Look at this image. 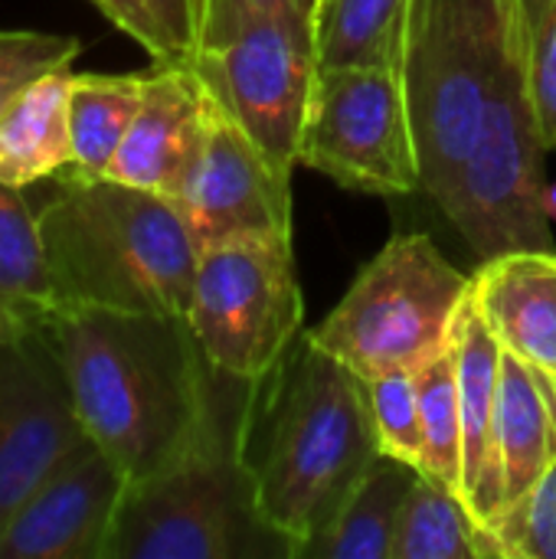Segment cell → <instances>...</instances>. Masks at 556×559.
<instances>
[{
  "label": "cell",
  "mask_w": 556,
  "mask_h": 559,
  "mask_svg": "<svg viewBox=\"0 0 556 559\" xmlns=\"http://www.w3.org/2000/svg\"><path fill=\"white\" fill-rule=\"evenodd\" d=\"M318 0H197V43L193 52L213 49L233 39L249 23L285 13V10H315Z\"/></svg>",
  "instance_id": "f1b7e54d"
},
{
  "label": "cell",
  "mask_w": 556,
  "mask_h": 559,
  "mask_svg": "<svg viewBox=\"0 0 556 559\" xmlns=\"http://www.w3.org/2000/svg\"><path fill=\"white\" fill-rule=\"evenodd\" d=\"M298 164L370 197L423 190L403 69L321 66L298 141Z\"/></svg>",
  "instance_id": "9c48e42d"
},
{
  "label": "cell",
  "mask_w": 556,
  "mask_h": 559,
  "mask_svg": "<svg viewBox=\"0 0 556 559\" xmlns=\"http://www.w3.org/2000/svg\"><path fill=\"white\" fill-rule=\"evenodd\" d=\"M85 439L46 331L0 341V531Z\"/></svg>",
  "instance_id": "7c38bea8"
},
{
  "label": "cell",
  "mask_w": 556,
  "mask_h": 559,
  "mask_svg": "<svg viewBox=\"0 0 556 559\" xmlns=\"http://www.w3.org/2000/svg\"><path fill=\"white\" fill-rule=\"evenodd\" d=\"M544 210H547V219L556 223V180L547 183V193H544Z\"/></svg>",
  "instance_id": "d6a6232c"
},
{
  "label": "cell",
  "mask_w": 556,
  "mask_h": 559,
  "mask_svg": "<svg viewBox=\"0 0 556 559\" xmlns=\"http://www.w3.org/2000/svg\"><path fill=\"white\" fill-rule=\"evenodd\" d=\"M531 29V79L547 151H556V0H524Z\"/></svg>",
  "instance_id": "83f0119b"
},
{
  "label": "cell",
  "mask_w": 556,
  "mask_h": 559,
  "mask_svg": "<svg viewBox=\"0 0 556 559\" xmlns=\"http://www.w3.org/2000/svg\"><path fill=\"white\" fill-rule=\"evenodd\" d=\"M364 383L370 396L380 452L419 472L423 468V423H419L413 370H390Z\"/></svg>",
  "instance_id": "484cf974"
},
{
  "label": "cell",
  "mask_w": 556,
  "mask_h": 559,
  "mask_svg": "<svg viewBox=\"0 0 556 559\" xmlns=\"http://www.w3.org/2000/svg\"><path fill=\"white\" fill-rule=\"evenodd\" d=\"M220 373L213 409L197 439L164 468L128 481L105 559H242L288 547L265 527L249 459L252 393Z\"/></svg>",
  "instance_id": "3957f363"
},
{
  "label": "cell",
  "mask_w": 556,
  "mask_h": 559,
  "mask_svg": "<svg viewBox=\"0 0 556 559\" xmlns=\"http://www.w3.org/2000/svg\"><path fill=\"white\" fill-rule=\"evenodd\" d=\"M544 154L547 144L531 79L528 3L501 0L482 124L456 193L442 210L478 259L511 249H554L544 210Z\"/></svg>",
  "instance_id": "5b68a950"
},
{
  "label": "cell",
  "mask_w": 556,
  "mask_h": 559,
  "mask_svg": "<svg viewBox=\"0 0 556 559\" xmlns=\"http://www.w3.org/2000/svg\"><path fill=\"white\" fill-rule=\"evenodd\" d=\"M125 36H131L154 62H174L180 59L170 46L167 33L161 29L157 16L151 13L147 0H92Z\"/></svg>",
  "instance_id": "f546056e"
},
{
  "label": "cell",
  "mask_w": 556,
  "mask_h": 559,
  "mask_svg": "<svg viewBox=\"0 0 556 559\" xmlns=\"http://www.w3.org/2000/svg\"><path fill=\"white\" fill-rule=\"evenodd\" d=\"M39 328L66 370L85 436L138 481L203 429L220 370L187 318L118 308H56Z\"/></svg>",
  "instance_id": "6da1fadb"
},
{
  "label": "cell",
  "mask_w": 556,
  "mask_h": 559,
  "mask_svg": "<svg viewBox=\"0 0 556 559\" xmlns=\"http://www.w3.org/2000/svg\"><path fill=\"white\" fill-rule=\"evenodd\" d=\"M147 7L157 16L177 56L190 59L197 43V0H147Z\"/></svg>",
  "instance_id": "4dcf8cb0"
},
{
  "label": "cell",
  "mask_w": 556,
  "mask_h": 559,
  "mask_svg": "<svg viewBox=\"0 0 556 559\" xmlns=\"http://www.w3.org/2000/svg\"><path fill=\"white\" fill-rule=\"evenodd\" d=\"M469 295L472 275L452 265L426 233H400L305 337L360 380L416 370L452 344Z\"/></svg>",
  "instance_id": "8992f818"
},
{
  "label": "cell",
  "mask_w": 556,
  "mask_h": 559,
  "mask_svg": "<svg viewBox=\"0 0 556 559\" xmlns=\"http://www.w3.org/2000/svg\"><path fill=\"white\" fill-rule=\"evenodd\" d=\"M393 559H495V554L469 504L416 472L400 514Z\"/></svg>",
  "instance_id": "7402d4cb"
},
{
  "label": "cell",
  "mask_w": 556,
  "mask_h": 559,
  "mask_svg": "<svg viewBox=\"0 0 556 559\" xmlns=\"http://www.w3.org/2000/svg\"><path fill=\"white\" fill-rule=\"evenodd\" d=\"M472 301L498 344L541 373L556 393V252L511 249L482 259Z\"/></svg>",
  "instance_id": "9a60e30c"
},
{
  "label": "cell",
  "mask_w": 556,
  "mask_h": 559,
  "mask_svg": "<svg viewBox=\"0 0 556 559\" xmlns=\"http://www.w3.org/2000/svg\"><path fill=\"white\" fill-rule=\"evenodd\" d=\"M269 439L256 465L265 527L298 559L383 455L367 383L308 337L279 367Z\"/></svg>",
  "instance_id": "277c9868"
},
{
  "label": "cell",
  "mask_w": 556,
  "mask_h": 559,
  "mask_svg": "<svg viewBox=\"0 0 556 559\" xmlns=\"http://www.w3.org/2000/svg\"><path fill=\"white\" fill-rule=\"evenodd\" d=\"M52 183L36 216L56 308L187 318L200 246L180 210L111 177L66 174Z\"/></svg>",
  "instance_id": "7a4b0ae2"
},
{
  "label": "cell",
  "mask_w": 556,
  "mask_h": 559,
  "mask_svg": "<svg viewBox=\"0 0 556 559\" xmlns=\"http://www.w3.org/2000/svg\"><path fill=\"white\" fill-rule=\"evenodd\" d=\"M79 52V36L43 29H0V111L33 79L56 69H69Z\"/></svg>",
  "instance_id": "4316f807"
},
{
  "label": "cell",
  "mask_w": 556,
  "mask_h": 559,
  "mask_svg": "<svg viewBox=\"0 0 556 559\" xmlns=\"http://www.w3.org/2000/svg\"><path fill=\"white\" fill-rule=\"evenodd\" d=\"M144 72L69 75V138H72V177H105L141 105Z\"/></svg>",
  "instance_id": "44dd1931"
},
{
  "label": "cell",
  "mask_w": 556,
  "mask_h": 559,
  "mask_svg": "<svg viewBox=\"0 0 556 559\" xmlns=\"http://www.w3.org/2000/svg\"><path fill=\"white\" fill-rule=\"evenodd\" d=\"M459 406H462V501L478 524L492 514V432L501 380V344L488 331L472 295L452 328Z\"/></svg>",
  "instance_id": "e0dca14e"
},
{
  "label": "cell",
  "mask_w": 556,
  "mask_h": 559,
  "mask_svg": "<svg viewBox=\"0 0 556 559\" xmlns=\"http://www.w3.org/2000/svg\"><path fill=\"white\" fill-rule=\"evenodd\" d=\"M416 0H318L321 66H406Z\"/></svg>",
  "instance_id": "ffe728a7"
},
{
  "label": "cell",
  "mask_w": 556,
  "mask_h": 559,
  "mask_svg": "<svg viewBox=\"0 0 556 559\" xmlns=\"http://www.w3.org/2000/svg\"><path fill=\"white\" fill-rule=\"evenodd\" d=\"M36 324L39 321H33L29 314H23V311H16V308H10V305L0 301V341H10V337H16L23 331L36 328Z\"/></svg>",
  "instance_id": "1f68e13d"
},
{
  "label": "cell",
  "mask_w": 556,
  "mask_h": 559,
  "mask_svg": "<svg viewBox=\"0 0 556 559\" xmlns=\"http://www.w3.org/2000/svg\"><path fill=\"white\" fill-rule=\"evenodd\" d=\"M554 459L556 393L541 373L501 347L498 409L492 432V514L518 501Z\"/></svg>",
  "instance_id": "2e32d148"
},
{
  "label": "cell",
  "mask_w": 556,
  "mask_h": 559,
  "mask_svg": "<svg viewBox=\"0 0 556 559\" xmlns=\"http://www.w3.org/2000/svg\"><path fill=\"white\" fill-rule=\"evenodd\" d=\"M423 423V475L462 498V406L452 344L413 370Z\"/></svg>",
  "instance_id": "cb8c5ba5"
},
{
  "label": "cell",
  "mask_w": 556,
  "mask_h": 559,
  "mask_svg": "<svg viewBox=\"0 0 556 559\" xmlns=\"http://www.w3.org/2000/svg\"><path fill=\"white\" fill-rule=\"evenodd\" d=\"M495 559H556V459L511 504L482 524Z\"/></svg>",
  "instance_id": "d4e9b609"
},
{
  "label": "cell",
  "mask_w": 556,
  "mask_h": 559,
  "mask_svg": "<svg viewBox=\"0 0 556 559\" xmlns=\"http://www.w3.org/2000/svg\"><path fill=\"white\" fill-rule=\"evenodd\" d=\"M501 0H416L406 92L423 193L446 210L475 144L498 43Z\"/></svg>",
  "instance_id": "ba28073f"
},
{
  "label": "cell",
  "mask_w": 556,
  "mask_h": 559,
  "mask_svg": "<svg viewBox=\"0 0 556 559\" xmlns=\"http://www.w3.org/2000/svg\"><path fill=\"white\" fill-rule=\"evenodd\" d=\"M125 472L85 439L0 531V559H105Z\"/></svg>",
  "instance_id": "4fadbf2b"
},
{
  "label": "cell",
  "mask_w": 556,
  "mask_h": 559,
  "mask_svg": "<svg viewBox=\"0 0 556 559\" xmlns=\"http://www.w3.org/2000/svg\"><path fill=\"white\" fill-rule=\"evenodd\" d=\"M203 128V79L187 59L144 72L141 105L105 177L174 200Z\"/></svg>",
  "instance_id": "5bb4252c"
},
{
  "label": "cell",
  "mask_w": 556,
  "mask_h": 559,
  "mask_svg": "<svg viewBox=\"0 0 556 559\" xmlns=\"http://www.w3.org/2000/svg\"><path fill=\"white\" fill-rule=\"evenodd\" d=\"M170 203L200 249L242 236H295L292 167L265 154L206 82L200 144Z\"/></svg>",
  "instance_id": "8fae6325"
},
{
  "label": "cell",
  "mask_w": 556,
  "mask_h": 559,
  "mask_svg": "<svg viewBox=\"0 0 556 559\" xmlns=\"http://www.w3.org/2000/svg\"><path fill=\"white\" fill-rule=\"evenodd\" d=\"M292 242L295 236H242L200 249L187 324L213 370L265 383L295 350L305 298Z\"/></svg>",
  "instance_id": "52a82bcc"
},
{
  "label": "cell",
  "mask_w": 556,
  "mask_h": 559,
  "mask_svg": "<svg viewBox=\"0 0 556 559\" xmlns=\"http://www.w3.org/2000/svg\"><path fill=\"white\" fill-rule=\"evenodd\" d=\"M69 69L33 79L0 111V180L33 187L72 170L69 138Z\"/></svg>",
  "instance_id": "ac0fdd59"
},
{
  "label": "cell",
  "mask_w": 556,
  "mask_h": 559,
  "mask_svg": "<svg viewBox=\"0 0 556 559\" xmlns=\"http://www.w3.org/2000/svg\"><path fill=\"white\" fill-rule=\"evenodd\" d=\"M0 301L43 321L56 308V292L43 252L39 216L20 187L0 180Z\"/></svg>",
  "instance_id": "603a6c76"
},
{
  "label": "cell",
  "mask_w": 556,
  "mask_h": 559,
  "mask_svg": "<svg viewBox=\"0 0 556 559\" xmlns=\"http://www.w3.org/2000/svg\"><path fill=\"white\" fill-rule=\"evenodd\" d=\"M416 468L380 455L298 559H393Z\"/></svg>",
  "instance_id": "d6986e66"
},
{
  "label": "cell",
  "mask_w": 556,
  "mask_h": 559,
  "mask_svg": "<svg viewBox=\"0 0 556 559\" xmlns=\"http://www.w3.org/2000/svg\"><path fill=\"white\" fill-rule=\"evenodd\" d=\"M187 62L265 154L282 167H298L301 124L321 69L315 10L262 16Z\"/></svg>",
  "instance_id": "30bf717a"
}]
</instances>
